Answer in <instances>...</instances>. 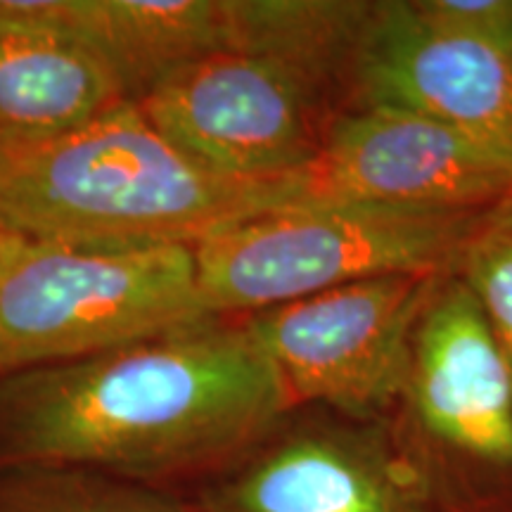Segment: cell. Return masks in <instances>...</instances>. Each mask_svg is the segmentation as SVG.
<instances>
[{
  "mask_svg": "<svg viewBox=\"0 0 512 512\" xmlns=\"http://www.w3.org/2000/svg\"><path fill=\"white\" fill-rule=\"evenodd\" d=\"M245 318L0 375V472L216 475L294 411Z\"/></svg>",
  "mask_w": 512,
  "mask_h": 512,
  "instance_id": "obj_1",
  "label": "cell"
},
{
  "mask_svg": "<svg viewBox=\"0 0 512 512\" xmlns=\"http://www.w3.org/2000/svg\"><path fill=\"white\" fill-rule=\"evenodd\" d=\"M294 176L238 181L197 164L124 102L38 143H0V228L83 247H195L299 207Z\"/></svg>",
  "mask_w": 512,
  "mask_h": 512,
  "instance_id": "obj_2",
  "label": "cell"
},
{
  "mask_svg": "<svg viewBox=\"0 0 512 512\" xmlns=\"http://www.w3.org/2000/svg\"><path fill=\"white\" fill-rule=\"evenodd\" d=\"M489 211L304 204L256 216L195 245L209 318H245L358 280L456 273Z\"/></svg>",
  "mask_w": 512,
  "mask_h": 512,
  "instance_id": "obj_3",
  "label": "cell"
},
{
  "mask_svg": "<svg viewBox=\"0 0 512 512\" xmlns=\"http://www.w3.org/2000/svg\"><path fill=\"white\" fill-rule=\"evenodd\" d=\"M204 318L192 247H83L0 228V375Z\"/></svg>",
  "mask_w": 512,
  "mask_h": 512,
  "instance_id": "obj_4",
  "label": "cell"
},
{
  "mask_svg": "<svg viewBox=\"0 0 512 512\" xmlns=\"http://www.w3.org/2000/svg\"><path fill=\"white\" fill-rule=\"evenodd\" d=\"M387 422L441 510L512 512V361L456 273L415 325Z\"/></svg>",
  "mask_w": 512,
  "mask_h": 512,
  "instance_id": "obj_5",
  "label": "cell"
},
{
  "mask_svg": "<svg viewBox=\"0 0 512 512\" xmlns=\"http://www.w3.org/2000/svg\"><path fill=\"white\" fill-rule=\"evenodd\" d=\"M136 107L197 164L238 181H275L316 162L351 95L313 64L230 50L164 76Z\"/></svg>",
  "mask_w": 512,
  "mask_h": 512,
  "instance_id": "obj_6",
  "label": "cell"
},
{
  "mask_svg": "<svg viewBox=\"0 0 512 512\" xmlns=\"http://www.w3.org/2000/svg\"><path fill=\"white\" fill-rule=\"evenodd\" d=\"M444 278L399 273L358 280L245 320L294 406L384 420L403 387L415 325Z\"/></svg>",
  "mask_w": 512,
  "mask_h": 512,
  "instance_id": "obj_7",
  "label": "cell"
},
{
  "mask_svg": "<svg viewBox=\"0 0 512 512\" xmlns=\"http://www.w3.org/2000/svg\"><path fill=\"white\" fill-rule=\"evenodd\" d=\"M302 411L211 475L200 512H444L387 418Z\"/></svg>",
  "mask_w": 512,
  "mask_h": 512,
  "instance_id": "obj_8",
  "label": "cell"
},
{
  "mask_svg": "<svg viewBox=\"0 0 512 512\" xmlns=\"http://www.w3.org/2000/svg\"><path fill=\"white\" fill-rule=\"evenodd\" d=\"M304 204H373L411 211H491L512 197V162L420 114L351 107L299 171Z\"/></svg>",
  "mask_w": 512,
  "mask_h": 512,
  "instance_id": "obj_9",
  "label": "cell"
},
{
  "mask_svg": "<svg viewBox=\"0 0 512 512\" xmlns=\"http://www.w3.org/2000/svg\"><path fill=\"white\" fill-rule=\"evenodd\" d=\"M351 107L420 114L512 162V55L432 27L411 0L373 5L351 62Z\"/></svg>",
  "mask_w": 512,
  "mask_h": 512,
  "instance_id": "obj_10",
  "label": "cell"
},
{
  "mask_svg": "<svg viewBox=\"0 0 512 512\" xmlns=\"http://www.w3.org/2000/svg\"><path fill=\"white\" fill-rule=\"evenodd\" d=\"M131 102L112 69L29 0H0V143H38Z\"/></svg>",
  "mask_w": 512,
  "mask_h": 512,
  "instance_id": "obj_11",
  "label": "cell"
},
{
  "mask_svg": "<svg viewBox=\"0 0 512 512\" xmlns=\"http://www.w3.org/2000/svg\"><path fill=\"white\" fill-rule=\"evenodd\" d=\"M100 57L136 102L164 76L238 50V0H29Z\"/></svg>",
  "mask_w": 512,
  "mask_h": 512,
  "instance_id": "obj_12",
  "label": "cell"
},
{
  "mask_svg": "<svg viewBox=\"0 0 512 512\" xmlns=\"http://www.w3.org/2000/svg\"><path fill=\"white\" fill-rule=\"evenodd\" d=\"M0 512H188L126 479L79 470L0 472Z\"/></svg>",
  "mask_w": 512,
  "mask_h": 512,
  "instance_id": "obj_13",
  "label": "cell"
},
{
  "mask_svg": "<svg viewBox=\"0 0 512 512\" xmlns=\"http://www.w3.org/2000/svg\"><path fill=\"white\" fill-rule=\"evenodd\" d=\"M456 275L512 361V197L489 211L467 242Z\"/></svg>",
  "mask_w": 512,
  "mask_h": 512,
  "instance_id": "obj_14",
  "label": "cell"
},
{
  "mask_svg": "<svg viewBox=\"0 0 512 512\" xmlns=\"http://www.w3.org/2000/svg\"><path fill=\"white\" fill-rule=\"evenodd\" d=\"M420 19L512 55V0H411Z\"/></svg>",
  "mask_w": 512,
  "mask_h": 512,
  "instance_id": "obj_15",
  "label": "cell"
}]
</instances>
